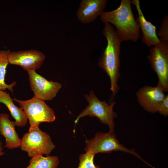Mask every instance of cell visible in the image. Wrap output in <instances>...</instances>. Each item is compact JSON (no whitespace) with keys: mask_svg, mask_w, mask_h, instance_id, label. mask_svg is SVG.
Masks as SVG:
<instances>
[{"mask_svg":"<svg viewBox=\"0 0 168 168\" xmlns=\"http://www.w3.org/2000/svg\"><path fill=\"white\" fill-rule=\"evenodd\" d=\"M104 24L102 34L106 39L107 45L99 59L98 64L109 77L110 90L112 92L110 101L112 102L119 90L118 82L120 76V55L122 42L113 26L109 23Z\"/></svg>","mask_w":168,"mask_h":168,"instance_id":"6da1fadb","label":"cell"},{"mask_svg":"<svg viewBox=\"0 0 168 168\" xmlns=\"http://www.w3.org/2000/svg\"><path fill=\"white\" fill-rule=\"evenodd\" d=\"M130 0H122L116 9L105 12L100 16L104 23L112 24L115 27V32L121 42L137 41L140 37V27L134 17Z\"/></svg>","mask_w":168,"mask_h":168,"instance_id":"7a4b0ae2","label":"cell"},{"mask_svg":"<svg viewBox=\"0 0 168 168\" xmlns=\"http://www.w3.org/2000/svg\"><path fill=\"white\" fill-rule=\"evenodd\" d=\"M84 97L88 104L74 121L75 125L82 118L87 116L95 117L99 119L101 123L108 126L109 131L114 133L115 124L114 119L117 117V114L113 110L116 102L113 101L109 105L105 100L101 101L96 96L92 90L90 91L89 94H85Z\"/></svg>","mask_w":168,"mask_h":168,"instance_id":"3957f363","label":"cell"},{"mask_svg":"<svg viewBox=\"0 0 168 168\" xmlns=\"http://www.w3.org/2000/svg\"><path fill=\"white\" fill-rule=\"evenodd\" d=\"M13 100L18 103L29 121L28 131L39 128L41 123L52 122L56 119L54 111L44 100L34 97L26 100Z\"/></svg>","mask_w":168,"mask_h":168,"instance_id":"277c9868","label":"cell"},{"mask_svg":"<svg viewBox=\"0 0 168 168\" xmlns=\"http://www.w3.org/2000/svg\"><path fill=\"white\" fill-rule=\"evenodd\" d=\"M86 142L85 151L86 152H90L95 155L98 153H109L113 151H120L135 155L150 166L135 152L134 149L127 148L120 143L114 133L110 131L106 133L97 132L92 139L86 138Z\"/></svg>","mask_w":168,"mask_h":168,"instance_id":"5b68a950","label":"cell"},{"mask_svg":"<svg viewBox=\"0 0 168 168\" xmlns=\"http://www.w3.org/2000/svg\"><path fill=\"white\" fill-rule=\"evenodd\" d=\"M55 147L49 135L39 128L23 135L20 147L32 158L38 155L49 156Z\"/></svg>","mask_w":168,"mask_h":168,"instance_id":"8992f818","label":"cell"},{"mask_svg":"<svg viewBox=\"0 0 168 168\" xmlns=\"http://www.w3.org/2000/svg\"><path fill=\"white\" fill-rule=\"evenodd\" d=\"M147 56L152 68L158 78L157 86L163 91H168V41H161L159 45L149 49Z\"/></svg>","mask_w":168,"mask_h":168,"instance_id":"52a82bcc","label":"cell"},{"mask_svg":"<svg viewBox=\"0 0 168 168\" xmlns=\"http://www.w3.org/2000/svg\"><path fill=\"white\" fill-rule=\"evenodd\" d=\"M27 72L30 86L35 98L44 101L52 100L62 87L60 83L49 81L35 70Z\"/></svg>","mask_w":168,"mask_h":168,"instance_id":"ba28073f","label":"cell"},{"mask_svg":"<svg viewBox=\"0 0 168 168\" xmlns=\"http://www.w3.org/2000/svg\"><path fill=\"white\" fill-rule=\"evenodd\" d=\"M45 58L43 52L36 49L10 51L8 57L9 63L19 66L27 71L40 68Z\"/></svg>","mask_w":168,"mask_h":168,"instance_id":"9c48e42d","label":"cell"},{"mask_svg":"<svg viewBox=\"0 0 168 168\" xmlns=\"http://www.w3.org/2000/svg\"><path fill=\"white\" fill-rule=\"evenodd\" d=\"M136 96L139 105L146 111L152 113L158 112L166 95L162 89L156 86H145L136 92Z\"/></svg>","mask_w":168,"mask_h":168,"instance_id":"30bf717a","label":"cell"},{"mask_svg":"<svg viewBox=\"0 0 168 168\" xmlns=\"http://www.w3.org/2000/svg\"><path fill=\"white\" fill-rule=\"evenodd\" d=\"M107 0H82L76 12L78 20L87 24L94 21L104 12Z\"/></svg>","mask_w":168,"mask_h":168,"instance_id":"8fae6325","label":"cell"},{"mask_svg":"<svg viewBox=\"0 0 168 168\" xmlns=\"http://www.w3.org/2000/svg\"><path fill=\"white\" fill-rule=\"evenodd\" d=\"M131 2L135 6L138 12V16L136 19L142 33V43L149 47L158 45L161 41L157 35L156 26L146 20L141 9L139 0H132Z\"/></svg>","mask_w":168,"mask_h":168,"instance_id":"7c38bea8","label":"cell"},{"mask_svg":"<svg viewBox=\"0 0 168 168\" xmlns=\"http://www.w3.org/2000/svg\"><path fill=\"white\" fill-rule=\"evenodd\" d=\"M9 118L7 113L0 114V133L5 138L4 147L12 149L20 147L21 139L16 130L15 121L10 120Z\"/></svg>","mask_w":168,"mask_h":168,"instance_id":"4fadbf2b","label":"cell"},{"mask_svg":"<svg viewBox=\"0 0 168 168\" xmlns=\"http://www.w3.org/2000/svg\"><path fill=\"white\" fill-rule=\"evenodd\" d=\"M4 104L9 110L11 115L15 119L16 126L19 127L25 126L28 119L21 107H18L14 103L9 93L0 90V103Z\"/></svg>","mask_w":168,"mask_h":168,"instance_id":"5bb4252c","label":"cell"},{"mask_svg":"<svg viewBox=\"0 0 168 168\" xmlns=\"http://www.w3.org/2000/svg\"><path fill=\"white\" fill-rule=\"evenodd\" d=\"M59 163L57 156H44L42 155H38L31 158L26 168H57Z\"/></svg>","mask_w":168,"mask_h":168,"instance_id":"9a60e30c","label":"cell"},{"mask_svg":"<svg viewBox=\"0 0 168 168\" xmlns=\"http://www.w3.org/2000/svg\"><path fill=\"white\" fill-rule=\"evenodd\" d=\"M10 51L9 50L0 51V90L4 91L8 89L12 93L13 87L16 85V82L13 81L12 83L7 84L5 81L7 67L9 63L8 57Z\"/></svg>","mask_w":168,"mask_h":168,"instance_id":"2e32d148","label":"cell"},{"mask_svg":"<svg viewBox=\"0 0 168 168\" xmlns=\"http://www.w3.org/2000/svg\"><path fill=\"white\" fill-rule=\"evenodd\" d=\"M95 155L93 153L89 151L81 154L79 156L77 168H100L99 166L95 165L94 163Z\"/></svg>","mask_w":168,"mask_h":168,"instance_id":"e0dca14e","label":"cell"},{"mask_svg":"<svg viewBox=\"0 0 168 168\" xmlns=\"http://www.w3.org/2000/svg\"><path fill=\"white\" fill-rule=\"evenodd\" d=\"M157 35L161 41H168V16L164 17Z\"/></svg>","mask_w":168,"mask_h":168,"instance_id":"ac0fdd59","label":"cell"},{"mask_svg":"<svg viewBox=\"0 0 168 168\" xmlns=\"http://www.w3.org/2000/svg\"><path fill=\"white\" fill-rule=\"evenodd\" d=\"M159 113L165 117L168 115V95H166L163 102L161 104L158 110Z\"/></svg>","mask_w":168,"mask_h":168,"instance_id":"d6986e66","label":"cell"},{"mask_svg":"<svg viewBox=\"0 0 168 168\" xmlns=\"http://www.w3.org/2000/svg\"><path fill=\"white\" fill-rule=\"evenodd\" d=\"M2 145V142L0 141V157L4 155L5 154V152L3 151Z\"/></svg>","mask_w":168,"mask_h":168,"instance_id":"ffe728a7","label":"cell"}]
</instances>
